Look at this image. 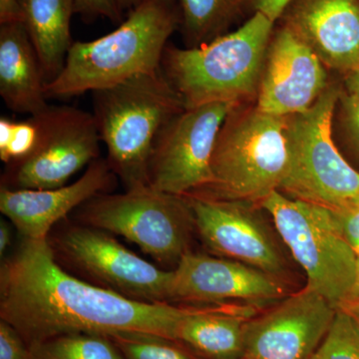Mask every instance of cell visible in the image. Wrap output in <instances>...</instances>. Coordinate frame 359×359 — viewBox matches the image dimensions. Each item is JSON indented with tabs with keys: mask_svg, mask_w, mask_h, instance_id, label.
<instances>
[{
	"mask_svg": "<svg viewBox=\"0 0 359 359\" xmlns=\"http://www.w3.org/2000/svg\"><path fill=\"white\" fill-rule=\"evenodd\" d=\"M190 306L127 299L71 275L47 240H23L0 269V320L29 348L59 335H157L176 339Z\"/></svg>",
	"mask_w": 359,
	"mask_h": 359,
	"instance_id": "1",
	"label": "cell"
},
{
	"mask_svg": "<svg viewBox=\"0 0 359 359\" xmlns=\"http://www.w3.org/2000/svg\"><path fill=\"white\" fill-rule=\"evenodd\" d=\"M179 25L176 4L142 2L114 32L92 41H74L65 67L46 84L47 98L93 93L159 69L168 40Z\"/></svg>",
	"mask_w": 359,
	"mask_h": 359,
	"instance_id": "2",
	"label": "cell"
},
{
	"mask_svg": "<svg viewBox=\"0 0 359 359\" xmlns=\"http://www.w3.org/2000/svg\"><path fill=\"white\" fill-rule=\"evenodd\" d=\"M276 25L254 13L238 29L202 46L167 45L161 67L185 108L240 104L257 95Z\"/></svg>",
	"mask_w": 359,
	"mask_h": 359,
	"instance_id": "3",
	"label": "cell"
},
{
	"mask_svg": "<svg viewBox=\"0 0 359 359\" xmlns=\"http://www.w3.org/2000/svg\"><path fill=\"white\" fill-rule=\"evenodd\" d=\"M93 116L107 162L126 190L149 187V162L161 130L186 109L162 67L93 92Z\"/></svg>",
	"mask_w": 359,
	"mask_h": 359,
	"instance_id": "4",
	"label": "cell"
},
{
	"mask_svg": "<svg viewBox=\"0 0 359 359\" xmlns=\"http://www.w3.org/2000/svg\"><path fill=\"white\" fill-rule=\"evenodd\" d=\"M211 168V184L193 195L261 205L280 190L289 169L285 118L237 106L219 130Z\"/></svg>",
	"mask_w": 359,
	"mask_h": 359,
	"instance_id": "5",
	"label": "cell"
},
{
	"mask_svg": "<svg viewBox=\"0 0 359 359\" xmlns=\"http://www.w3.org/2000/svg\"><path fill=\"white\" fill-rule=\"evenodd\" d=\"M261 205L306 275V287L341 309L355 285L358 256L340 233L330 208L292 199L280 191Z\"/></svg>",
	"mask_w": 359,
	"mask_h": 359,
	"instance_id": "6",
	"label": "cell"
},
{
	"mask_svg": "<svg viewBox=\"0 0 359 359\" xmlns=\"http://www.w3.org/2000/svg\"><path fill=\"white\" fill-rule=\"evenodd\" d=\"M77 223L120 236L138 245L161 266H178L195 230L186 197L151 187L103 193L73 212Z\"/></svg>",
	"mask_w": 359,
	"mask_h": 359,
	"instance_id": "7",
	"label": "cell"
},
{
	"mask_svg": "<svg viewBox=\"0 0 359 359\" xmlns=\"http://www.w3.org/2000/svg\"><path fill=\"white\" fill-rule=\"evenodd\" d=\"M341 88L330 83L304 112L285 117L289 169L280 192L325 207L347 204L359 194V172L332 139V118Z\"/></svg>",
	"mask_w": 359,
	"mask_h": 359,
	"instance_id": "8",
	"label": "cell"
},
{
	"mask_svg": "<svg viewBox=\"0 0 359 359\" xmlns=\"http://www.w3.org/2000/svg\"><path fill=\"white\" fill-rule=\"evenodd\" d=\"M57 224L47 238L54 259L71 275L134 301L170 302L174 271L135 254L112 233L77 223Z\"/></svg>",
	"mask_w": 359,
	"mask_h": 359,
	"instance_id": "9",
	"label": "cell"
},
{
	"mask_svg": "<svg viewBox=\"0 0 359 359\" xmlns=\"http://www.w3.org/2000/svg\"><path fill=\"white\" fill-rule=\"evenodd\" d=\"M185 197L192 210L196 233L211 254L248 264L292 285V263L283 249L285 245L273 224L264 218L261 205L205 195Z\"/></svg>",
	"mask_w": 359,
	"mask_h": 359,
	"instance_id": "10",
	"label": "cell"
},
{
	"mask_svg": "<svg viewBox=\"0 0 359 359\" xmlns=\"http://www.w3.org/2000/svg\"><path fill=\"white\" fill-rule=\"evenodd\" d=\"M240 104L219 102L186 108L166 123L153 146L149 187L171 195H193L212 181V158L219 130Z\"/></svg>",
	"mask_w": 359,
	"mask_h": 359,
	"instance_id": "11",
	"label": "cell"
},
{
	"mask_svg": "<svg viewBox=\"0 0 359 359\" xmlns=\"http://www.w3.org/2000/svg\"><path fill=\"white\" fill-rule=\"evenodd\" d=\"M39 141L25 159L7 165L1 185L11 190H44L65 186L100 154V135L92 113L50 106L36 114Z\"/></svg>",
	"mask_w": 359,
	"mask_h": 359,
	"instance_id": "12",
	"label": "cell"
},
{
	"mask_svg": "<svg viewBox=\"0 0 359 359\" xmlns=\"http://www.w3.org/2000/svg\"><path fill=\"white\" fill-rule=\"evenodd\" d=\"M171 304L261 311L294 292L292 285L248 264L189 250L173 269Z\"/></svg>",
	"mask_w": 359,
	"mask_h": 359,
	"instance_id": "13",
	"label": "cell"
},
{
	"mask_svg": "<svg viewBox=\"0 0 359 359\" xmlns=\"http://www.w3.org/2000/svg\"><path fill=\"white\" fill-rule=\"evenodd\" d=\"M337 311L309 287L294 290L247 320L243 359H313Z\"/></svg>",
	"mask_w": 359,
	"mask_h": 359,
	"instance_id": "14",
	"label": "cell"
},
{
	"mask_svg": "<svg viewBox=\"0 0 359 359\" xmlns=\"http://www.w3.org/2000/svg\"><path fill=\"white\" fill-rule=\"evenodd\" d=\"M328 85L327 67L320 59L280 23L266 51L257 107L278 117L299 114L309 109Z\"/></svg>",
	"mask_w": 359,
	"mask_h": 359,
	"instance_id": "15",
	"label": "cell"
},
{
	"mask_svg": "<svg viewBox=\"0 0 359 359\" xmlns=\"http://www.w3.org/2000/svg\"><path fill=\"white\" fill-rule=\"evenodd\" d=\"M117 176L98 158L72 184L54 189L11 190L0 187V211L23 240L43 241L68 215L99 194L110 193Z\"/></svg>",
	"mask_w": 359,
	"mask_h": 359,
	"instance_id": "16",
	"label": "cell"
},
{
	"mask_svg": "<svg viewBox=\"0 0 359 359\" xmlns=\"http://www.w3.org/2000/svg\"><path fill=\"white\" fill-rule=\"evenodd\" d=\"M278 22L308 44L328 69L346 75L358 69L359 0H294Z\"/></svg>",
	"mask_w": 359,
	"mask_h": 359,
	"instance_id": "17",
	"label": "cell"
},
{
	"mask_svg": "<svg viewBox=\"0 0 359 359\" xmlns=\"http://www.w3.org/2000/svg\"><path fill=\"white\" fill-rule=\"evenodd\" d=\"M43 70L22 21L0 23V96L13 112L29 116L49 107Z\"/></svg>",
	"mask_w": 359,
	"mask_h": 359,
	"instance_id": "18",
	"label": "cell"
},
{
	"mask_svg": "<svg viewBox=\"0 0 359 359\" xmlns=\"http://www.w3.org/2000/svg\"><path fill=\"white\" fill-rule=\"evenodd\" d=\"M259 311L231 306H190L176 340L205 359H243L245 325Z\"/></svg>",
	"mask_w": 359,
	"mask_h": 359,
	"instance_id": "19",
	"label": "cell"
},
{
	"mask_svg": "<svg viewBox=\"0 0 359 359\" xmlns=\"http://www.w3.org/2000/svg\"><path fill=\"white\" fill-rule=\"evenodd\" d=\"M18 4L48 84L65 67L74 43L70 28L74 0H18Z\"/></svg>",
	"mask_w": 359,
	"mask_h": 359,
	"instance_id": "20",
	"label": "cell"
},
{
	"mask_svg": "<svg viewBox=\"0 0 359 359\" xmlns=\"http://www.w3.org/2000/svg\"><path fill=\"white\" fill-rule=\"evenodd\" d=\"M188 48L202 46L230 32L245 13V0H175Z\"/></svg>",
	"mask_w": 359,
	"mask_h": 359,
	"instance_id": "21",
	"label": "cell"
},
{
	"mask_svg": "<svg viewBox=\"0 0 359 359\" xmlns=\"http://www.w3.org/2000/svg\"><path fill=\"white\" fill-rule=\"evenodd\" d=\"M30 351L33 359H126L110 337L93 334L59 335Z\"/></svg>",
	"mask_w": 359,
	"mask_h": 359,
	"instance_id": "22",
	"label": "cell"
},
{
	"mask_svg": "<svg viewBox=\"0 0 359 359\" xmlns=\"http://www.w3.org/2000/svg\"><path fill=\"white\" fill-rule=\"evenodd\" d=\"M126 359H205L176 339L125 334L111 337Z\"/></svg>",
	"mask_w": 359,
	"mask_h": 359,
	"instance_id": "23",
	"label": "cell"
},
{
	"mask_svg": "<svg viewBox=\"0 0 359 359\" xmlns=\"http://www.w3.org/2000/svg\"><path fill=\"white\" fill-rule=\"evenodd\" d=\"M39 135L36 115L25 120L0 118V159L6 166L25 159L36 148Z\"/></svg>",
	"mask_w": 359,
	"mask_h": 359,
	"instance_id": "24",
	"label": "cell"
},
{
	"mask_svg": "<svg viewBox=\"0 0 359 359\" xmlns=\"http://www.w3.org/2000/svg\"><path fill=\"white\" fill-rule=\"evenodd\" d=\"M313 359H359V323L339 309Z\"/></svg>",
	"mask_w": 359,
	"mask_h": 359,
	"instance_id": "25",
	"label": "cell"
},
{
	"mask_svg": "<svg viewBox=\"0 0 359 359\" xmlns=\"http://www.w3.org/2000/svg\"><path fill=\"white\" fill-rule=\"evenodd\" d=\"M75 13L85 22H93L98 18H107L114 23H121L124 13L117 0H74Z\"/></svg>",
	"mask_w": 359,
	"mask_h": 359,
	"instance_id": "26",
	"label": "cell"
},
{
	"mask_svg": "<svg viewBox=\"0 0 359 359\" xmlns=\"http://www.w3.org/2000/svg\"><path fill=\"white\" fill-rule=\"evenodd\" d=\"M330 211L342 237L359 257V205L351 201Z\"/></svg>",
	"mask_w": 359,
	"mask_h": 359,
	"instance_id": "27",
	"label": "cell"
},
{
	"mask_svg": "<svg viewBox=\"0 0 359 359\" xmlns=\"http://www.w3.org/2000/svg\"><path fill=\"white\" fill-rule=\"evenodd\" d=\"M339 101L341 103L340 119L342 128L359 159V95L342 92Z\"/></svg>",
	"mask_w": 359,
	"mask_h": 359,
	"instance_id": "28",
	"label": "cell"
},
{
	"mask_svg": "<svg viewBox=\"0 0 359 359\" xmlns=\"http://www.w3.org/2000/svg\"><path fill=\"white\" fill-rule=\"evenodd\" d=\"M0 359H33L32 351L6 321L0 320Z\"/></svg>",
	"mask_w": 359,
	"mask_h": 359,
	"instance_id": "29",
	"label": "cell"
},
{
	"mask_svg": "<svg viewBox=\"0 0 359 359\" xmlns=\"http://www.w3.org/2000/svg\"><path fill=\"white\" fill-rule=\"evenodd\" d=\"M294 0H245V13H262L273 21L278 22L283 11Z\"/></svg>",
	"mask_w": 359,
	"mask_h": 359,
	"instance_id": "30",
	"label": "cell"
},
{
	"mask_svg": "<svg viewBox=\"0 0 359 359\" xmlns=\"http://www.w3.org/2000/svg\"><path fill=\"white\" fill-rule=\"evenodd\" d=\"M22 21L18 0H0V23Z\"/></svg>",
	"mask_w": 359,
	"mask_h": 359,
	"instance_id": "31",
	"label": "cell"
},
{
	"mask_svg": "<svg viewBox=\"0 0 359 359\" xmlns=\"http://www.w3.org/2000/svg\"><path fill=\"white\" fill-rule=\"evenodd\" d=\"M11 231L13 230H11V224L1 219L0 222V256L1 257H4L11 244V240H13Z\"/></svg>",
	"mask_w": 359,
	"mask_h": 359,
	"instance_id": "32",
	"label": "cell"
},
{
	"mask_svg": "<svg viewBox=\"0 0 359 359\" xmlns=\"http://www.w3.org/2000/svg\"><path fill=\"white\" fill-rule=\"evenodd\" d=\"M347 92L359 95V68L346 75Z\"/></svg>",
	"mask_w": 359,
	"mask_h": 359,
	"instance_id": "33",
	"label": "cell"
},
{
	"mask_svg": "<svg viewBox=\"0 0 359 359\" xmlns=\"http://www.w3.org/2000/svg\"><path fill=\"white\" fill-rule=\"evenodd\" d=\"M144 1H146V0H117V4L123 13H128L130 11H132V9H134L135 7L138 6L139 4ZM160 1L168 2V4H176L175 0H160Z\"/></svg>",
	"mask_w": 359,
	"mask_h": 359,
	"instance_id": "34",
	"label": "cell"
},
{
	"mask_svg": "<svg viewBox=\"0 0 359 359\" xmlns=\"http://www.w3.org/2000/svg\"><path fill=\"white\" fill-rule=\"evenodd\" d=\"M341 309L348 311L359 323V299L358 301L349 302V304H347L346 306H344V308Z\"/></svg>",
	"mask_w": 359,
	"mask_h": 359,
	"instance_id": "35",
	"label": "cell"
},
{
	"mask_svg": "<svg viewBox=\"0 0 359 359\" xmlns=\"http://www.w3.org/2000/svg\"><path fill=\"white\" fill-rule=\"evenodd\" d=\"M358 299H359V257H358V276H356L355 285H354L353 292H351V297H349L348 302H347L346 304H344V306H346V304H349V302L358 301ZM344 306H342V308H344Z\"/></svg>",
	"mask_w": 359,
	"mask_h": 359,
	"instance_id": "36",
	"label": "cell"
},
{
	"mask_svg": "<svg viewBox=\"0 0 359 359\" xmlns=\"http://www.w3.org/2000/svg\"><path fill=\"white\" fill-rule=\"evenodd\" d=\"M353 202L355 203V204L359 205V194L358 196H356V198H354Z\"/></svg>",
	"mask_w": 359,
	"mask_h": 359,
	"instance_id": "37",
	"label": "cell"
}]
</instances>
